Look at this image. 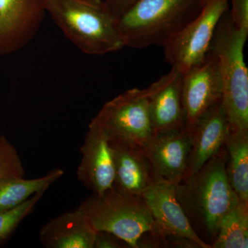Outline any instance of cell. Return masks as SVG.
<instances>
[{"label": "cell", "instance_id": "cell-2", "mask_svg": "<svg viewBox=\"0 0 248 248\" xmlns=\"http://www.w3.org/2000/svg\"><path fill=\"white\" fill-rule=\"evenodd\" d=\"M47 14L82 53L103 55L125 47L118 19L105 0H47Z\"/></svg>", "mask_w": 248, "mask_h": 248}, {"label": "cell", "instance_id": "cell-11", "mask_svg": "<svg viewBox=\"0 0 248 248\" xmlns=\"http://www.w3.org/2000/svg\"><path fill=\"white\" fill-rule=\"evenodd\" d=\"M190 133L185 128L154 133L141 146L155 175L178 184L188 174Z\"/></svg>", "mask_w": 248, "mask_h": 248}, {"label": "cell", "instance_id": "cell-6", "mask_svg": "<svg viewBox=\"0 0 248 248\" xmlns=\"http://www.w3.org/2000/svg\"><path fill=\"white\" fill-rule=\"evenodd\" d=\"M91 124L102 129L110 141L141 146L153 135L146 90H128L108 101Z\"/></svg>", "mask_w": 248, "mask_h": 248}, {"label": "cell", "instance_id": "cell-19", "mask_svg": "<svg viewBox=\"0 0 248 248\" xmlns=\"http://www.w3.org/2000/svg\"><path fill=\"white\" fill-rule=\"evenodd\" d=\"M212 248H248V203L239 200L222 217Z\"/></svg>", "mask_w": 248, "mask_h": 248}, {"label": "cell", "instance_id": "cell-20", "mask_svg": "<svg viewBox=\"0 0 248 248\" xmlns=\"http://www.w3.org/2000/svg\"><path fill=\"white\" fill-rule=\"evenodd\" d=\"M46 191L37 192L16 208L0 212V242L6 239L32 212Z\"/></svg>", "mask_w": 248, "mask_h": 248}, {"label": "cell", "instance_id": "cell-1", "mask_svg": "<svg viewBox=\"0 0 248 248\" xmlns=\"http://www.w3.org/2000/svg\"><path fill=\"white\" fill-rule=\"evenodd\" d=\"M226 161V148H223L198 171L176 184L178 202L191 226L211 246L222 217L240 200L228 180Z\"/></svg>", "mask_w": 248, "mask_h": 248}, {"label": "cell", "instance_id": "cell-23", "mask_svg": "<svg viewBox=\"0 0 248 248\" xmlns=\"http://www.w3.org/2000/svg\"><path fill=\"white\" fill-rule=\"evenodd\" d=\"M122 240L115 235L107 231H97L94 239V248H121Z\"/></svg>", "mask_w": 248, "mask_h": 248}, {"label": "cell", "instance_id": "cell-14", "mask_svg": "<svg viewBox=\"0 0 248 248\" xmlns=\"http://www.w3.org/2000/svg\"><path fill=\"white\" fill-rule=\"evenodd\" d=\"M110 146L115 167L114 187L141 197L155 174L141 146L124 141H110Z\"/></svg>", "mask_w": 248, "mask_h": 248}, {"label": "cell", "instance_id": "cell-13", "mask_svg": "<svg viewBox=\"0 0 248 248\" xmlns=\"http://www.w3.org/2000/svg\"><path fill=\"white\" fill-rule=\"evenodd\" d=\"M184 73L172 66L146 90L153 134L184 128L182 100Z\"/></svg>", "mask_w": 248, "mask_h": 248}, {"label": "cell", "instance_id": "cell-12", "mask_svg": "<svg viewBox=\"0 0 248 248\" xmlns=\"http://www.w3.org/2000/svg\"><path fill=\"white\" fill-rule=\"evenodd\" d=\"M80 153L78 180L96 195H102L112 188L115 182L113 158L110 141L102 129L89 124Z\"/></svg>", "mask_w": 248, "mask_h": 248}, {"label": "cell", "instance_id": "cell-10", "mask_svg": "<svg viewBox=\"0 0 248 248\" xmlns=\"http://www.w3.org/2000/svg\"><path fill=\"white\" fill-rule=\"evenodd\" d=\"M176 183L155 175L153 182L141 197L154 218L156 235L186 238L198 244L201 248H212L200 239L178 202Z\"/></svg>", "mask_w": 248, "mask_h": 248}, {"label": "cell", "instance_id": "cell-24", "mask_svg": "<svg viewBox=\"0 0 248 248\" xmlns=\"http://www.w3.org/2000/svg\"><path fill=\"white\" fill-rule=\"evenodd\" d=\"M138 0H105L107 6L117 17H120Z\"/></svg>", "mask_w": 248, "mask_h": 248}, {"label": "cell", "instance_id": "cell-4", "mask_svg": "<svg viewBox=\"0 0 248 248\" xmlns=\"http://www.w3.org/2000/svg\"><path fill=\"white\" fill-rule=\"evenodd\" d=\"M229 10L218 23L208 50L218 59L221 102L229 130H248V70L244 57L248 34L235 27Z\"/></svg>", "mask_w": 248, "mask_h": 248}, {"label": "cell", "instance_id": "cell-7", "mask_svg": "<svg viewBox=\"0 0 248 248\" xmlns=\"http://www.w3.org/2000/svg\"><path fill=\"white\" fill-rule=\"evenodd\" d=\"M229 0H203L198 15L164 48L165 60L184 73L208 52L220 19L229 10Z\"/></svg>", "mask_w": 248, "mask_h": 248}, {"label": "cell", "instance_id": "cell-8", "mask_svg": "<svg viewBox=\"0 0 248 248\" xmlns=\"http://www.w3.org/2000/svg\"><path fill=\"white\" fill-rule=\"evenodd\" d=\"M222 84L216 55L208 50L204 58L184 72L182 81L184 127L191 133L208 111L221 102Z\"/></svg>", "mask_w": 248, "mask_h": 248}, {"label": "cell", "instance_id": "cell-25", "mask_svg": "<svg viewBox=\"0 0 248 248\" xmlns=\"http://www.w3.org/2000/svg\"><path fill=\"white\" fill-rule=\"evenodd\" d=\"M1 138H2V137L0 136V143H1Z\"/></svg>", "mask_w": 248, "mask_h": 248}, {"label": "cell", "instance_id": "cell-21", "mask_svg": "<svg viewBox=\"0 0 248 248\" xmlns=\"http://www.w3.org/2000/svg\"><path fill=\"white\" fill-rule=\"evenodd\" d=\"M24 174L17 151L2 137L0 143V177L7 174L24 176Z\"/></svg>", "mask_w": 248, "mask_h": 248}, {"label": "cell", "instance_id": "cell-16", "mask_svg": "<svg viewBox=\"0 0 248 248\" xmlns=\"http://www.w3.org/2000/svg\"><path fill=\"white\" fill-rule=\"evenodd\" d=\"M96 233L78 208L50 219L41 229L40 240L47 248H94Z\"/></svg>", "mask_w": 248, "mask_h": 248}, {"label": "cell", "instance_id": "cell-5", "mask_svg": "<svg viewBox=\"0 0 248 248\" xmlns=\"http://www.w3.org/2000/svg\"><path fill=\"white\" fill-rule=\"evenodd\" d=\"M78 208L96 231L108 232L129 247L139 248L140 239L147 232L156 235L154 218L142 197L114 186L102 195L93 193Z\"/></svg>", "mask_w": 248, "mask_h": 248}, {"label": "cell", "instance_id": "cell-18", "mask_svg": "<svg viewBox=\"0 0 248 248\" xmlns=\"http://www.w3.org/2000/svg\"><path fill=\"white\" fill-rule=\"evenodd\" d=\"M63 174L55 169L44 177L24 179V176L7 174L0 177V212L16 208L40 191L46 190Z\"/></svg>", "mask_w": 248, "mask_h": 248}, {"label": "cell", "instance_id": "cell-22", "mask_svg": "<svg viewBox=\"0 0 248 248\" xmlns=\"http://www.w3.org/2000/svg\"><path fill=\"white\" fill-rule=\"evenodd\" d=\"M230 16L236 29L248 34V0H229Z\"/></svg>", "mask_w": 248, "mask_h": 248}, {"label": "cell", "instance_id": "cell-3", "mask_svg": "<svg viewBox=\"0 0 248 248\" xmlns=\"http://www.w3.org/2000/svg\"><path fill=\"white\" fill-rule=\"evenodd\" d=\"M203 0H138L119 17L125 47L164 46L198 15Z\"/></svg>", "mask_w": 248, "mask_h": 248}, {"label": "cell", "instance_id": "cell-9", "mask_svg": "<svg viewBox=\"0 0 248 248\" xmlns=\"http://www.w3.org/2000/svg\"><path fill=\"white\" fill-rule=\"evenodd\" d=\"M47 0H0V57L20 51L40 31Z\"/></svg>", "mask_w": 248, "mask_h": 248}, {"label": "cell", "instance_id": "cell-15", "mask_svg": "<svg viewBox=\"0 0 248 248\" xmlns=\"http://www.w3.org/2000/svg\"><path fill=\"white\" fill-rule=\"evenodd\" d=\"M228 132L229 124L219 102L202 117L190 133L188 174L198 171L224 148Z\"/></svg>", "mask_w": 248, "mask_h": 248}, {"label": "cell", "instance_id": "cell-17", "mask_svg": "<svg viewBox=\"0 0 248 248\" xmlns=\"http://www.w3.org/2000/svg\"><path fill=\"white\" fill-rule=\"evenodd\" d=\"M226 172L235 193L248 203V130H230L225 142Z\"/></svg>", "mask_w": 248, "mask_h": 248}]
</instances>
